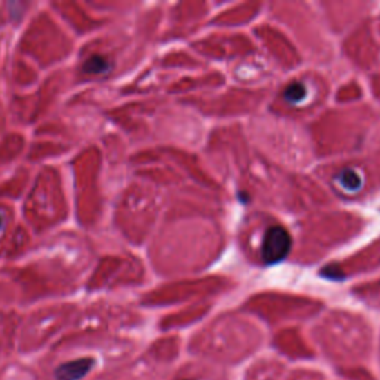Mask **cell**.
<instances>
[{
	"instance_id": "cell-2",
	"label": "cell",
	"mask_w": 380,
	"mask_h": 380,
	"mask_svg": "<svg viewBox=\"0 0 380 380\" xmlns=\"http://www.w3.org/2000/svg\"><path fill=\"white\" fill-rule=\"evenodd\" d=\"M93 359H76L63 364L57 370L58 380H79L93 368Z\"/></svg>"
},
{
	"instance_id": "cell-7",
	"label": "cell",
	"mask_w": 380,
	"mask_h": 380,
	"mask_svg": "<svg viewBox=\"0 0 380 380\" xmlns=\"http://www.w3.org/2000/svg\"><path fill=\"white\" fill-rule=\"evenodd\" d=\"M0 225H2V222H0Z\"/></svg>"
},
{
	"instance_id": "cell-1",
	"label": "cell",
	"mask_w": 380,
	"mask_h": 380,
	"mask_svg": "<svg viewBox=\"0 0 380 380\" xmlns=\"http://www.w3.org/2000/svg\"><path fill=\"white\" fill-rule=\"evenodd\" d=\"M292 249V236L283 226H271L262 241V258L267 265L283 262Z\"/></svg>"
},
{
	"instance_id": "cell-5",
	"label": "cell",
	"mask_w": 380,
	"mask_h": 380,
	"mask_svg": "<svg viewBox=\"0 0 380 380\" xmlns=\"http://www.w3.org/2000/svg\"><path fill=\"white\" fill-rule=\"evenodd\" d=\"M108 70V63L106 61L104 57L99 55H93L91 58L86 59V63L84 64V72L85 73H104Z\"/></svg>"
},
{
	"instance_id": "cell-4",
	"label": "cell",
	"mask_w": 380,
	"mask_h": 380,
	"mask_svg": "<svg viewBox=\"0 0 380 380\" xmlns=\"http://www.w3.org/2000/svg\"><path fill=\"white\" fill-rule=\"evenodd\" d=\"M305 97H306V86L300 82L288 85L284 91V99H287L288 103H293V104L303 102Z\"/></svg>"
},
{
	"instance_id": "cell-3",
	"label": "cell",
	"mask_w": 380,
	"mask_h": 380,
	"mask_svg": "<svg viewBox=\"0 0 380 380\" xmlns=\"http://www.w3.org/2000/svg\"><path fill=\"white\" fill-rule=\"evenodd\" d=\"M337 183L343 189H346L348 192H357V190L363 186V178L355 169L346 168L337 175Z\"/></svg>"
},
{
	"instance_id": "cell-6",
	"label": "cell",
	"mask_w": 380,
	"mask_h": 380,
	"mask_svg": "<svg viewBox=\"0 0 380 380\" xmlns=\"http://www.w3.org/2000/svg\"><path fill=\"white\" fill-rule=\"evenodd\" d=\"M182 380H192V379H182Z\"/></svg>"
}]
</instances>
